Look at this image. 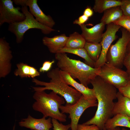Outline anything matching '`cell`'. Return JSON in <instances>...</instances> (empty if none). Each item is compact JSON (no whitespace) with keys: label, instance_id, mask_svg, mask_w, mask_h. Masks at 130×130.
Returning <instances> with one entry per match:
<instances>
[{"label":"cell","instance_id":"6da1fadb","mask_svg":"<svg viewBox=\"0 0 130 130\" xmlns=\"http://www.w3.org/2000/svg\"><path fill=\"white\" fill-rule=\"evenodd\" d=\"M90 83L94 91L98 107L93 117L83 124L95 125L100 130H103L105 123L113 115V100L117 98L116 88L98 76L91 80Z\"/></svg>","mask_w":130,"mask_h":130},{"label":"cell","instance_id":"3957f363","mask_svg":"<svg viewBox=\"0 0 130 130\" xmlns=\"http://www.w3.org/2000/svg\"><path fill=\"white\" fill-rule=\"evenodd\" d=\"M55 58L58 68L67 72L74 79H78L86 87H88L91 81L98 75L100 68L93 67L80 60L71 58L65 53H56Z\"/></svg>","mask_w":130,"mask_h":130},{"label":"cell","instance_id":"cb8c5ba5","mask_svg":"<svg viewBox=\"0 0 130 130\" xmlns=\"http://www.w3.org/2000/svg\"><path fill=\"white\" fill-rule=\"evenodd\" d=\"M91 59L95 62L98 59L101 53L100 43L86 42L84 48Z\"/></svg>","mask_w":130,"mask_h":130},{"label":"cell","instance_id":"52a82bcc","mask_svg":"<svg viewBox=\"0 0 130 130\" xmlns=\"http://www.w3.org/2000/svg\"><path fill=\"white\" fill-rule=\"evenodd\" d=\"M97 101L88 100L82 95L75 104L62 105L60 106L59 110L62 113L69 114V118L71 120V130H76L80 118L84 112L90 107L97 106Z\"/></svg>","mask_w":130,"mask_h":130},{"label":"cell","instance_id":"7a4b0ae2","mask_svg":"<svg viewBox=\"0 0 130 130\" xmlns=\"http://www.w3.org/2000/svg\"><path fill=\"white\" fill-rule=\"evenodd\" d=\"M47 77L50 79L49 82L41 81L34 78L32 82L36 85L43 87H32L35 91L51 90L63 97L67 104H75L80 98L82 94L75 89L69 86L65 81L58 67L47 72Z\"/></svg>","mask_w":130,"mask_h":130},{"label":"cell","instance_id":"d6986e66","mask_svg":"<svg viewBox=\"0 0 130 130\" xmlns=\"http://www.w3.org/2000/svg\"><path fill=\"white\" fill-rule=\"evenodd\" d=\"M130 118L124 115L117 114L106 122L104 127L107 130H112L118 126L130 128Z\"/></svg>","mask_w":130,"mask_h":130},{"label":"cell","instance_id":"ac0fdd59","mask_svg":"<svg viewBox=\"0 0 130 130\" xmlns=\"http://www.w3.org/2000/svg\"><path fill=\"white\" fill-rule=\"evenodd\" d=\"M17 68L14 72V75L21 78H33L40 76V72L34 67L23 62L16 65Z\"/></svg>","mask_w":130,"mask_h":130},{"label":"cell","instance_id":"277c9868","mask_svg":"<svg viewBox=\"0 0 130 130\" xmlns=\"http://www.w3.org/2000/svg\"><path fill=\"white\" fill-rule=\"evenodd\" d=\"M35 101L33 109L41 113L43 117H49L60 122L66 121V116L59 111L60 106L65 103V99L53 91L47 93L45 91H35L33 96Z\"/></svg>","mask_w":130,"mask_h":130},{"label":"cell","instance_id":"e575fe53","mask_svg":"<svg viewBox=\"0 0 130 130\" xmlns=\"http://www.w3.org/2000/svg\"><path fill=\"white\" fill-rule=\"evenodd\" d=\"M127 130L124 128H123L122 129H121L117 127L112 130Z\"/></svg>","mask_w":130,"mask_h":130},{"label":"cell","instance_id":"9a60e30c","mask_svg":"<svg viewBox=\"0 0 130 130\" xmlns=\"http://www.w3.org/2000/svg\"><path fill=\"white\" fill-rule=\"evenodd\" d=\"M60 71L63 79L68 85L73 87L81 93L86 99L90 100L97 101L93 88H89L79 83L67 72L60 70Z\"/></svg>","mask_w":130,"mask_h":130},{"label":"cell","instance_id":"d4e9b609","mask_svg":"<svg viewBox=\"0 0 130 130\" xmlns=\"http://www.w3.org/2000/svg\"><path fill=\"white\" fill-rule=\"evenodd\" d=\"M113 23L125 28L130 33V17L123 15Z\"/></svg>","mask_w":130,"mask_h":130},{"label":"cell","instance_id":"5b68a950","mask_svg":"<svg viewBox=\"0 0 130 130\" xmlns=\"http://www.w3.org/2000/svg\"><path fill=\"white\" fill-rule=\"evenodd\" d=\"M21 11L25 15L26 18L23 21L20 22L9 24L8 30L13 33L16 36L17 43H21L25 33L31 29L40 30L44 34H48L55 30L40 23L37 21L28 10L27 6H22Z\"/></svg>","mask_w":130,"mask_h":130},{"label":"cell","instance_id":"ffe728a7","mask_svg":"<svg viewBox=\"0 0 130 130\" xmlns=\"http://www.w3.org/2000/svg\"><path fill=\"white\" fill-rule=\"evenodd\" d=\"M124 15L120 6L111 8L105 10L100 22L105 25H108L117 21Z\"/></svg>","mask_w":130,"mask_h":130},{"label":"cell","instance_id":"8fae6325","mask_svg":"<svg viewBox=\"0 0 130 130\" xmlns=\"http://www.w3.org/2000/svg\"><path fill=\"white\" fill-rule=\"evenodd\" d=\"M13 1L16 5L22 6H28L29 12L40 23L51 28H52L55 25V22L52 17L49 15H46L41 9L37 4V0Z\"/></svg>","mask_w":130,"mask_h":130},{"label":"cell","instance_id":"74e56055","mask_svg":"<svg viewBox=\"0 0 130 130\" xmlns=\"http://www.w3.org/2000/svg\"></svg>","mask_w":130,"mask_h":130},{"label":"cell","instance_id":"836d02e7","mask_svg":"<svg viewBox=\"0 0 130 130\" xmlns=\"http://www.w3.org/2000/svg\"><path fill=\"white\" fill-rule=\"evenodd\" d=\"M127 53H130V40L127 46Z\"/></svg>","mask_w":130,"mask_h":130},{"label":"cell","instance_id":"5bb4252c","mask_svg":"<svg viewBox=\"0 0 130 130\" xmlns=\"http://www.w3.org/2000/svg\"><path fill=\"white\" fill-rule=\"evenodd\" d=\"M105 25L100 22L90 28L87 27L84 24L80 26L81 35L86 42L100 43L102 39Z\"/></svg>","mask_w":130,"mask_h":130},{"label":"cell","instance_id":"7402d4cb","mask_svg":"<svg viewBox=\"0 0 130 130\" xmlns=\"http://www.w3.org/2000/svg\"><path fill=\"white\" fill-rule=\"evenodd\" d=\"M86 42L81 34L75 32L69 35L65 47L70 48H84Z\"/></svg>","mask_w":130,"mask_h":130},{"label":"cell","instance_id":"e0dca14e","mask_svg":"<svg viewBox=\"0 0 130 130\" xmlns=\"http://www.w3.org/2000/svg\"><path fill=\"white\" fill-rule=\"evenodd\" d=\"M117 101L115 103L113 112V115L120 114L130 118V99L117 92Z\"/></svg>","mask_w":130,"mask_h":130},{"label":"cell","instance_id":"ba28073f","mask_svg":"<svg viewBox=\"0 0 130 130\" xmlns=\"http://www.w3.org/2000/svg\"><path fill=\"white\" fill-rule=\"evenodd\" d=\"M98 76L118 89L125 85L130 80L126 71L108 63L100 68Z\"/></svg>","mask_w":130,"mask_h":130},{"label":"cell","instance_id":"4dcf8cb0","mask_svg":"<svg viewBox=\"0 0 130 130\" xmlns=\"http://www.w3.org/2000/svg\"><path fill=\"white\" fill-rule=\"evenodd\" d=\"M123 65L126 68V71L130 80V53H126L123 61Z\"/></svg>","mask_w":130,"mask_h":130},{"label":"cell","instance_id":"603a6c76","mask_svg":"<svg viewBox=\"0 0 130 130\" xmlns=\"http://www.w3.org/2000/svg\"><path fill=\"white\" fill-rule=\"evenodd\" d=\"M59 52L69 53L77 55L84 59L86 64L94 68L95 62L89 57L84 48H70L64 47Z\"/></svg>","mask_w":130,"mask_h":130},{"label":"cell","instance_id":"4316f807","mask_svg":"<svg viewBox=\"0 0 130 130\" xmlns=\"http://www.w3.org/2000/svg\"><path fill=\"white\" fill-rule=\"evenodd\" d=\"M54 62V60L51 61L48 60L45 61L43 63L42 66L39 69V72L44 73L49 72L51 70L52 66Z\"/></svg>","mask_w":130,"mask_h":130},{"label":"cell","instance_id":"f546056e","mask_svg":"<svg viewBox=\"0 0 130 130\" xmlns=\"http://www.w3.org/2000/svg\"><path fill=\"white\" fill-rule=\"evenodd\" d=\"M76 130H100L96 125H85L83 124H78Z\"/></svg>","mask_w":130,"mask_h":130},{"label":"cell","instance_id":"44dd1931","mask_svg":"<svg viewBox=\"0 0 130 130\" xmlns=\"http://www.w3.org/2000/svg\"><path fill=\"white\" fill-rule=\"evenodd\" d=\"M125 0H95L93 9L96 13H101L109 8L117 6H121Z\"/></svg>","mask_w":130,"mask_h":130},{"label":"cell","instance_id":"d6a6232c","mask_svg":"<svg viewBox=\"0 0 130 130\" xmlns=\"http://www.w3.org/2000/svg\"><path fill=\"white\" fill-rule=\"evenodd\" d=\"M93 14V10L90 7H88L84 10L83 14L89 18L92 16Z\"/></svg>","mask_w":130,"mask_h":130},{"label":"cell","instance_id":"9c48e42d","mask_svg":"<svg viewBox=\"0 0 130 130\" xmlns=\"http://www.w3.org/2000/svg\"><path fill=\"white\" fill-rule=\"evenodd\" d=\"M11 0H0V26L5 23L9 24L23 21L25 18L24 14L20 11V7H15Z\"/></svg>","mask_w":130,"mask_h":130},{"label":"cell","instance_id":"8992f818","mask_svg":"<svg viewBox=\"0 0 130 130\" xmlns=\"http://www.w3.org/2000/svg\"><path fill=\"white\" fill-rule=\"evenodd\" d=\"M122 37L116 43L111 45L107 53L106 63H110L121 68L123 65L127 53V47L130 40V33L122 27Z\"/></svg>","mask_w":130,"mask_h":130},{"label":"cell","instance_id":"30bf717a","mask_svg":"<svg viewBox=\"0 0 130 130\" xmlns=\"http://www.w3.org/2000/svg\"><path fill=\"white\" fill-rule=\"evenodd\" d=\"M121 27L113 23L107 25L106 30L103 33L100 43L102 47L101 53L98 59L95 63V68H100L106 63L107 51L112 42L117 38L116 33Z\"/></svg>","mask_w":130,"mask_h":130},{"label":"cell","instance_id":"2e32d148","mask_svg":"<svg viewBox=\"0 0 130 130\" xmlns=\"http://www.w3.org/2000/svg\"><path fill=\"white\" fill-rule=\"evenodd\" d=\"M68 38L65 34H62L51 38L44 37L42 41L51 53L55 54L65 47Z\"/></svg>","mask_w":130,"mask_h":130},{"label":"cell","instance_id":"484cf974","mask_svg":"<svg viewBox=\"0 0 130 130\" xmlns=\"http://www.w3.org/2000/svg\"><path fill=\"white\" fill-rule=\"evenodd\" d=\"M52 122L53 130H69L71 128L70 124L65 125L59 123L57 120L54 118H52Z\"/></svg>","mask_w":130,"mask_h":130},{"label":"cell","instance_id":"7c38bea8","mask_svg":"<svg viewBox=\"0 0 130 130\" xmlns=\"http://www.w3.org/2000/svg\"><path fill=\"white\" fill-rule=\"evenodd\" d=\"M9 43L3 38L0 39V78H4L10 72L13 58Z\"/></svg>","mask_w":130,"mask_h":130},{"label":"cell","instance_id":"d590c367","mask_svg":"<svg viewBox=\"0 0 130 130\" xmlns=\"http://www.w3.org/2000/svg\"><path fill=\"white\" fill-rule=\"evenodd\" d=\"M15 125H14L13 127V130H15Z\"/></svg>","mask_w":130,"mask_h":130},{"label":"cell","instance_id":"f1b7e54d","mask_svg":"<svg viewBox=\"0 0 130 130\" xmlns=\"http://www.w3.org/2000/svg\"><path fill=\"white\" fill-rule=\"evenodd\" d=\"M118 90L122 94L130 99V80L125 85Z\"/></svg>","mask_w":130,"mask_h":130},{"label":"cell","instance_id":"1f68e13d","mask_svg":"<svg viewBox=\"0 0 130 130\" xmlns=\"http://www.w3.org/2000/svg\"><path fill=\"white\" fill-rule=\"evenodd\" d=\"M89 18L83 14L80 16L78 19L74 20L73 22L74 24H77L79 26L84 24L88 20Z\"/></svg>","mask_w":130,"mask_h":130},{"label":"cell","instance_id":"4fadbf2b","mask_svg":"<svg viewBox=\"0 0 130 130\" xmlns=\"http://www.w3.org/2000/svg\"><path fill=\"white\" fill-rule=\"evenodd\" d=\"M43 117L40 118H36L29 115L27 118L23 119L19 122V125L33 130H51L52 127V118L48 119Z\"/></svg>","mask_w":130,"mask_h":130},{"label":"cell","instance_id":"8d00e7d4","mask_svg":"<svg viewBox=\"0 0 130 130\" xmlns=\"http://www.w3.org/2000/svg\"><path fill=\"white\" fill-rule=\"evenodd\" d=\"M103 130H107L104 127V128L103 129Z\"/></svg>","mask_w":130,"mask_h":130},{"label":"cell","instance_id":"83f0119b","mask_svg":"<svg viewBox=\"0 0 130 130\" xmlns=\"http://www.w3.org/2000/svg\"><path fill=\"white\" fill-rule=\"evenodd\" d=\"M120 6L124 15L130 17V0H125L124 3Z\"/></svg>","mask_w":130,"mask_h":130}]
</instances>
